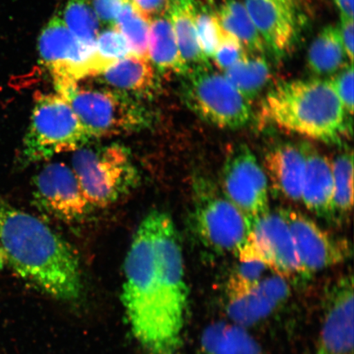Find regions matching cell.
Instances as JSON below:
<instances>
[{
  "instance_id": "30",
  "label": "cell",
  "mask_w": 354,
  "mask_h": 354,
  "mask_svg": "<svg viewBox=\"0 0 354 354\" xmlns=\"http://www.w3.org/2000/svg\"><path fill=\"white\" fill-rule=\"evenodd\" d=\"M131 54L129 44L114 26H109L100 32L95 42V55L104 72L110 66Z\"/></svg>"
},
{
  "instance_id": "10",
  "label": "cell",
  "mask_w": 354,
  "mask_h": 354,
  "mask_svg": "<svg viewBox=\"0 0 354 354\" xmlns=\"http://www.w3.org/2000/svg\"><path fill=\"white\" fill-rule=\"evenodd\" d=\"M268 188L267 175L253 151L246 145L234 146L224 162L221 189L250 223L269 211Z\"/></svg>"
},
{
  "instance_id": "16",
  "label": "cell",
  "mask_w": 354,
  "mask_h": 354,
  "mask_svg": "<svg viewBox=\"0 0 354 354\" xmlns=\"http://www.w3.org/2000/svg\"><path fill=\"white\" fill-rule=\"evenodd\" d=\"M264 171L277 196L291 202H301L306 167L302 146L282 143L266 154Z\"/></svg>"
},
{
  "instance_id": "14",
  "label": "cell",
  "mask_w": 354,
  "mask_h": 354,
  "mask_svg": "<svg viewBox=\"0 0 354 354\" xmlns=\"http://www.w3.org/2000/svg\"><path fill=\"white\" fill-rule=\"evenodd\" d=\"M317 354H353V279L344 276L326 296Z\"/></svg>"
},
{
  "instance_id": "34",
  "label": "cell",
  "mask_w": 354,
  "mask_h": 354,
  "mask_svg": "<svg viewBox=\"0 0 354 354\" xmlns=\"http://www.w3.org/2000/svg\"><path fill=\"white\" fill-rule=\"evenodd\" d=\"M131 6L149 24L167 15L171 0H129Z\"/></svg>"
},
{
  "instance_id": "22",
  "label": "cell",
  "mask_w": 354,
  "mask_h": 354,
  "mask_svg": "<svg viewBox=\"0 0 354 354\" xmlns=\"http://www.w3.org/2000/svg\"><path fill=\"white\" fill-rule=\"evenodd\" d=\"M196 0H171L168 16L174 28L181 57L189 69L210 64L198 41L196 26Z\"/></svg>"
},
{
  "instance_id": "24",
  "label": "cell",
  "mask_w": 354,
  "mask_h": 354,
  "mask_svg": "<svg viewBox=\"0 0 354 354\" xmlns=\"http://www.w3.org/2000/svg\"><path fill=\"white\" fill-rule=\"evenodd\" d=\"M348 59L338 28L326 26L318 34L308 52V68L317 76H328L342 70Z\"/></svg>"
},
{
  "instance_id": "28",
  "label": "cell",
  "mask_w": 354,
  "mask_h": 354,
  "mask_svg": "<svg viewBox=\"0 0 354 354\" xmlns=\"http://www.w3.org/2000/svg\"><path fill=\"white\" fill-rule=\"evenodd\" d=\"M114 28L126 39L131 54L149 59V24L136 12L129 0L124 4Z\"/></svg>"
},
{
  "instance_id": "33",
  "label": "cell",
  "mask_w": 354,
  "mask_h": 354,
  "mask_svg": "<svg viewBox=\"0 0 354 354\" xmlns=\"http://www.w3.org/2000/svg\"><path fill=\"white\" fill-rule=\"evenodd\" d=\"M330 83L343 105L345 112L352 117L353 113V66L348 64L342 72L330 80Z\"/></svg>"
},
{
  "instance_id": "5",
  "label": "cell",
  "mask_w": 354,
  "mask_h": 354,
  "mask_svg": "<svg viewBox=\"0 0 354 354\" xmlns=\"http://www.w3.org/2000/svg\"><path fill=\"white\" fill-rule=\"evenodd\" d=\"M94 139L68 102L59 94H39L21 147L19 163L28 166L75 152Z\"/></svg>"
},
{
  "instance_id": "21",
  "label": "cell",
  "mask_w": 354,
  "mask_h": 354,
  "mask_svg": "<svg viewBox=\"0 0 354 354\" xmlns=\"http://www.w3.org/2000/svg\"><path fill=\"white\" fill-rule=\"evenodd\" d=\"M199 354H263L249 332L234 323H212L201 336Z\"/></svg>"
},
{
  "instance_id": "29",
  "label": "cell",
  "mask_w": 354,
  "mask_h": 354,
  "mask_svg": "<svg viewBox=\"0 0 354 354\" xmlns=\"http://www.w3.org/2000/svg\"><path fill=\"white\" fill-rule=\"evenodd\" d=\"M196 26L198 41L203 55L212 59L225 32L214 12L196 1Z\"/></svg>"
},
{
  "instance_id": "32",
  "label": "cell",
  "mask_w": 354,
  "mask_h": 354,
  "mask_svg": "<svg viewBox=\"0 0 354 354\" xmlns=\"http://www.w3.org/2000/svg\"><path fill=\"white\" fill-rule=\"evenodd\" d=\"M248 55L246 48L239 39L225 32L212 59L223 73Z\"/></svg>"
},
{
  "instance_id": "9",
  "label": "cell",
  "mask_w": 354,
  "mask_h": 354,
  "mask_svg": "<svg viewBox=\"0 0 354 354\" xmlns=\"http://www.w3.org/2000/svg\"><path fill=\"white\" fill-rule=\"evenodd\" d=\"M236 256L240 261H259L287 280L301 276L294 238L278 211H268L250 223L247 240Z\"/></svg>"
},
{
  "instance_id": "36",
  "label": "cell",
  "mask_w": 354,
  "mask_h": 354,
  "mask_svg": "<svg viewBox=\"0 0 354 354\" xmlns=\"http://www.w3.org/2000/svg\"><path fill=\"white\" fill-rule=\"evenodd\" d=\"M338 30L348 59L353 64L354 48L353 19L342 17Z\"/></svg>"
},
{
  "instance_id": "20",
  "label": "cell",
  "mask_w": 354,
  "mask_h": 354,
  "mask_svg": "<svg viewBox=\"0 0 354 354\" xmlns=\"http://www.w3.org/2000/svg\"><path fill=\"white\" fill-rule=\"evenodd\" d=\"M149 59L154 69L162 75L175 74L181 77L188 72L168 13L149 24Z\"/></svg>"
},
{
  "instance_id": "15",
  "label": "cell",
  "mask_w": 354,
  "mask_h": 354,
  "mask_svg": "<svg viewBox=\"0 0 354 354\" xmlns=\"http://www.w3.org/2000/svg\"><path fill=\"white\" fill-rule=\"evenodd\" d=\"M290 294L285 277L263 278L258 285L240 297L228 299L227 311L234 324L246 327L254 324L280 306Z\"/></svg>"
},
{
  "instance_id": "11",
  "label": "cell",
  "mask_w": 354,
  "mask_h": 354,
  "mask_svg": "<svg viewBox=\"0 0 354 354\" xmlns=\"http://www.w3.org/2000/svg\"><path fill=\"white\" fill-rule=\"evenodd\" d=\"M33 198L39 210L66 223H78L94 209L72 167L61 162L48 163L35 176Z\"/></svg>"
},
{
  "instance_id": "13",
  "label": "cell",
  "mask_w": 354,
  "mask_h": 354,
  "mask_svg": "<svg viewBox=\"0 0 354 354\" xmlns=\"http://www.w3.org/2000/svg\"><path fill=\"white\" fill-rule=\"evenodd\" d=\"M278 212L294 238L301 276L311 275L344 263L351 256V247L346 240L331 236L302 212L291 207Z\"/></svg>"
},
{
  "instance_id": "37",
  "label": "cell",
  "mask_w": 354,
  "mask_h": 354,
  "mask_svg": "<svg viewBox=\"0 0 354 354\" xmlns=\"http://www.w3.org/2000/svg\"><path fill=\"white\" fill-rule=\"evenodd\" d=\"M342 17L353 19V0H335Z\"/></svg>"
},
{
  "instance_id": "26",
  "label": "cell",
  "mask_w": 354,
  "mask_h": 354,
  "mask_svg": "<svg viewBox=\"0 0 354 354\" xmlns=\"http://www.w3.org/2000/svg\"><path fill=\"white\" fill-rule=\"evenodd\" d=\"M334 180L332 221L342 223L351 214L353 203V153L345 151L331 162Z\"/></svg>"
},
{
  "instance_id": "8",
  "label": "cell",
  "mask_w": 354,
  "mask_h": 354,
  "mask_svg": "<svg viewBox=\"0 0 354 354\" xmlns=\"http://www.w3.org/2000/svg\"><path fill=\"white\" fill-rule=\"evenodd\" d=\"M192 223L203 245L219 254H238L250 229L245 215L209 180L194 183Z\"/></svg>"
},
{
  "instance_id": "25",
  "label": "cell",
  "mask_w": 354,
  "mask_h": 354,
  "mask_svg": "<svg viewBox=\"0 0 354 354\" xmlns=\"http://www.w3.org/2000/svg\"><path fill=\"white\" fill-rule=\"evenodd\" d=\"M223 74L250 102L259 96L271 78L268 61L263 55H248Z\"/></svg>"
},
{
  "instance_id": "4",
  "label": "cell",
  "mask_w": 354,
  "mask_h": 354,
  "mask_svg": "<svg viewBox=\"0 0 354 354\" xmlns=\"http://www.w3.org/2000/svg\"><path fill=\"white\" fill-rule=\"evenodd\" d=\"M55 86L94 139L130 134L151 126V113L140 100L121 92L106 86H84L80 81Z\"/></svg>"
},
{
  "instance_id": "6",
  "label": "cell",
  "mask_w": 354,
  "mask_h": 354,
  "mask_svg": "<svg viewBox=\"0 0 354 354\" xmlns=\"http://www.w3.org/2000/svg\"><path fill=\"white\" fill-rule=\"evenodd\" d=\"M72 168L94 209L117 202L140 181L130 150L118 143L84 146L73 152Z\"/></svg>"
},
{
  "instance_id": "19",
  "label": "cell",
  "mask_w": 354,
  "mask_h": 354,
  "mask_svg": "<svg viewBox=\"0 0 354 354\" xmlns=\"http://www.w3.org/2000/svg\"><path fill=\"white\" fill-rule=\"evenodd\" d=\"M97 77L106 87L138 100L151 97L158 88L151 62L133 54L118 60Z\"/></svg>"
},
{
  "instance_id": "23",
  "label": "cell",
  "mask_w": 354,
  "mask_h": 354,
  "mask_svg": "<svg viewBox=\"0 0 354 354\" xmlns=\"http://www.w3.org/2000/svg\"><path fill=\"white\" fill-rule=\"evenodd\" d=\"M214 13L224 32L239 39L248 53L250 55L263 54L265 44L245 4L238 0H225Z\"/></svg>"
},
{
  "instance_id": "18",
  "label": "cell",
  "mask_w": 354,
  "mask_h": 354,
  "mask_svg": "<svg viewBox=\"0 0 354 354\" xmlns=\"http://www.w3.org/2000/svg\"><path fill=\"white\" fill-rule=\"evenodd\" d=\"M300 145L306 159L301 202L318 218L332 221L334 180L331 162L313 145Z\"/></svg>"
},
{
  "instance_id": "2",
  "label": "cell",
  "mask_w": 354,
  "mask_h": 354,
  "mask_svg": "<svg viewBox=\"0 0 354 354\" xmlns=\"http://www.w3.org/2000/svg\"><path fill=\"white\" fill-rule=\"evenodd\" d=\"M3 270L55 299L75 302L81 298V265L73 247L43 221L0 198Z\"/></svg>"
},
{
  "instance_id": "38",
  "label": "cell",
  "mask_w": 354,
  "mask_h": 354,
  "mask_svg": "<svg viewBox=\"0 0 354 354\" xmlns=\"http://www.w3.org/2000/svg\"><path fill=\"white\" fill-rule=\"evenodd\" d=\"M272 1L281 4V6L295 11L294 0H272Z\"/></svg>"
},
{
  "instance_id": "31",
  "label": "cell",
  "mask_w": 354,
  "mask_h": 354,
  "mask_svg": "<svg viewBox=\"0 0 354 354\" xmlns=\"http://www.w3.org/2000/svg\"><path fill=\"white\" fill-rule=\"evenodd\" d=\"M267 269V266L259 261H240L227 283V299L240 297L258 285Z\"/></svg>"
},
{
  "instance_id": "3",
  "label": "cell",
  "mask_w": 354,
  "mask_h": 354,
  "mask_svg": "<svg viewBox=\"0 0 354 354\" xmlns=\"http://www.w3.org/2000/svg\"><path fill=\"white\" fill-rule=\"evenodd\" d=\"M265 122L326 143L352 131L348 116L329 81L297 80L270 91L262 104Z\"/></svg>"
},
{
  "instance_id": "35",
  "label": "cell",
  "mask_w": 354,
  "mask_h": 354,
  "mask_svg": "<svg viewBox=\"0 0 354 354\" xmlns=\"http://www.w3.org/2000/svg\"><path fill=\"white\" fill-rule=\"evenodd\" d=\"M128 0H91L93 10L102 24L114 26L119 13Z\"/></svg>"
},
{
  "instance_id": "7",
  "label": "cell",
  "mask_w": 354,
  "mask_h": 354,
  "mask_svg": "<svg viewBox=\"0 0 354 354\" xmlns=\"http://www.w3.org/2000/svg\"><path fill=\"white\" fill-rule=\"evenodd\" d=\"M184 104L202 120L223 129H239L253 116L251 102L211 64L189 68L180 77Z\"/></svg>"
},
{
  "instance_id": "12",
  "label": "cell",
  "mask_w": 354,
  "mask_h": 354,
  "mask_svg": "<svg viewBox=\"0 0 354 354\" xmlns=\"http://www.w3.org/2000/svg\"><path fill=\"white\" fill-rule=\"evenodd\" d=\"M41 64L50 71L55 84L92 77L91 57L95 47L86 46L70 32L60 15H55L39 35Z\"/></svg>"
},
{
  "instance_id": "1",
  "label": "cell",
  "mask_w": 354,
  "mask_h": 354,
  "mask_svg": "<svg viewBox=\"0 0 354 354\" xmlns=\"http://www.w3.org/2000/svg\"><path fill=\"white\" fill-rule=\"evenodd\" d=\"M122 300L133 335L149 354H175L188 289L183 250L171 216L153 210L141 221L125 260Z\"/></svg>"
},
{
  "instance_id": "27",
  "label": "cell",
  "mask_w": 354,
  "mask_h": 354,
  "mask_svg": "<svg viewBox=\"0 0 354 354\" xmlns=\"http://www.w3.org/2000/svg\"><path fill=\"white\" fill-rule=\"evenodd\" d=\"M61 17L79 41L95 47L100 32V21L93 10L91 0H66Z\"/></svg>"
},
{
  "instance_id": "17",
  "label": "cell",
  "mask_w": 354,
  "mask_h": 354,
  "mask_svg": "<svg viewBox=\"0 0 354 354\" xmlns=\"http://www.w3.org/2000/svg\"><path fill=\"white\" fill-rule=\"evenodd\" d=\"M245 6L266 48L285 55L295 38V11L272 0H245Z\"/></svg>"
}]
</instances>
